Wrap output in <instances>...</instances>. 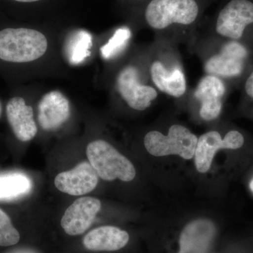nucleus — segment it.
Wrapping results in <instances>:
<instances>
[{"mask_svg": "<svg viewBox=\"0 0 253 253\" xmlns=\"http://www.w3.org/2000/svg\"><path fill=\"white\" fill-rule=\"evenodd\" d=\"M199 14L197 0H150L144 18L149 27L161 31L174 25L191 26Z\"/></svg>", "mask_w": 253, "mask_h": 253, "instance_id": "f257e3e1", "label": "nucleus"}, {"mask_svg": "<svg viewBox=\"0 0 253 253\" xmlns=\"http://www.w3.org/2000/svg\"><path fill=\"white\" fill-rule=\"evenodd\" d=\"M86 154L89 163L103 180L119 179L128 182L135 177L132 163L107 141L102 139L91 141L86 146Z\"/></svg>", "mask_w": 253, "mask_h": 253, "instance_id": "f03ea898", "label": "nucleus"}, {"mask_svg": "<svg viewBox=\"0 0 253 253\" xmlns=\"http://www.w3.org/2000/svg\"><path fill=\"white\" fill-rule=\"evenodd\" d=\"M198 138L185 126H171L168 135L151 131L144 137V145L150 154L157 157L178 155L186 160L194 158Z\"/></svg>", "mask_w": 253, "mask_h": 253, "instance_id": "7ed1b4c3", "label": "nucleus"}, {"mask_svg": "<svg viewBox=\"0 0 253 253\" xmlns=\"http://www.w3.org/2000/svg\"><path fill=\"white\" fill-rule=\"evenodd\" d=\"M253 23V2L250 0H230L218 13L215 31L221 37L237 41Z\"/></svg>", "mask_w": 253, "mask_h": 253, "instance_id": "20e7f679", "label": "nucleus"}, {"mask_svg": "<svg viewBox=\"0 0 253 253\" xmlns=\"http://www.w3.org/2000/svg\"><path fill=\"white\" fill-rule=\"evenodd\" d=\"M116 85L120 96L131 109L136 111L148 109L158 96L155 88L141 83L135 66L123 68L116 78Z\"/></svg>", "mask_w": 253, "mask_h": 253, "instance_id": "39448f33", "label": "nucleus"}, {"mask_svg": "<svg viewBox=\"0 0 253 253\" xmlns=\"http://www.w3.org/2000/svg\"><path fill=\"white\" fill-rule=\"evenodd\" d=\"M6 121L16 140L26 143L38 134V126L31 105L21 93L16 92L6 101L4 107Z\"/></svg>", "mask_w": 253, "mask_h": 253, "instance_id": "423d86ee", "label": "nucleus"}, {"mask_svg": "<svg viewBox=\"0 0 253 253\" xmlns=\"http://www.w3.org/2000/svg\"><path fill=\"white\" fill-rule=\"evenodd\" d=\"M244 144L242 134L236 130L229 131L221 138L216 131L205 133L198 139L195 151V164L199 172H208L211 168L213 158L219 149H238Z\"/></svg>", "mask_w": 253, "mask_h": 253, "instance_id": "0eeeda50", "label": "nucleus"}, {"mask_svg": "<svg viewBox=\"0 0 253 253\" xmlns=\"http://www.w3.org/2000/svg\"><path fill=\"white\" fill-rule=\"evenodd\" d=\"M248 50L236 41H230L221 46L218 54L213 55L205 64L208 74L224 78H234L244 71Z\"/></svg>", "mask_w": 253, "mask_h": 253, "instance_id": "6e6552de", "label": "nucleus"}, {"mask_svg": "<svg viewBox=\"0 0 253 253\" xmlns=\"http://www.w3.org/2000/svg\"><path fill=\"white\" fill-rule=\"evenodd\" d=\"M71 112V103L66 95L59 90L49 91L38 102L37 120L43 130L54 131L67 122Z\"/></svg>", "mask_w": 253, "mask_h": 253, "instance_id": "1a4fd4ad", "label": "nucleus"}, {"mask_svg": "<svg viewBox=\"0 0 253 253\" xmlns=\"http://www.w3.org/2000/svg\"><path fill=\"white\" fill-rule=\"evenodd\" d=\"M101 208V201L96 198H80L65 211L61 227L68 235H81L90 227Z\"/></svg>", "mask_w": 253, "mask_h": 253, "instance_id": "9d476101", "label": "nucleus"}, {"mask_svg": "<svg viewBox=\"0 0 253 253\" xmlns=\"http://www.w3.org/2000/svg\"><path fill=\"white\" fill-rule=\"evenodd\" d=\"M99 176L90 163L84 161L71 170L59 173L55 178L56 189L71 196H83L96 187Z\"/></svg>", "mask_w": 253, "mask_h": 253, "instance_id": "9b49d317", "label": "nucleus"}, {"mask_svg": "<svg viewBox=\"0 0 253 253\" xmlns=\"http://www.w3.org/2000/svg\"><path fill=\"white\" fill-rule=\"evenodd\" d=\"M226 86L217 76L207 75L201 80L194 96L201 103L200 116L205 121L215 119L220 114Z\"/></svg>", "mask_w": 253, "mask_h": 253, "instance_id": "f8f14e48", "label": "nucleus"}, {"mask_svg": "<svg viewBox=\"0 0 253 253\" xmlns=\"http://www.w3.org/2000/svg\"><path fill=\"white\" fill-rule=\"evenodd\" d=\"M215 228L211 221L199 219L189 223L181 232L178 253H207Z\"/></svg>", "mask_w": 253, "mask_h": 253, "instance_id": "ddd939ff", "label": "nucleus"}, {"mask_svg": "<svg viewBox=\"0 0 253 253\" xmlns=\"http://www.w3.org/2000/svg\"><path fill=\"white\" fill-rule=\"evenodd\" d=\"M129 234L126 231L113 226H103L89 231L83 245L91 251H116L127 244Z\"/></svg>", "mask_w": 253, "mask_h": 253, "instance_id": "4468645a", "label": "nucleus"}, {"mask_svg": "<svg viewBox=\"0 0 253 253\" xmlns=\"http://www.w3.org/2000/svg\"><path fill=\"white\" fill-rule=\"evenodd\" d=\"M151 80L159 90L173 97L179 98L185 94L186 81L180 68L168 70L160 61H155L150 67Z\"/></svg>", "mask_w": 253, "mask_h": 253, "instance_id": "2eb2a0df", "label": "nucleus"}, {"mask_svg": "<svg viewBox=\"0 0 253 253\" xmlns=\"http://www.w3.org/2000/svg\"><path fill=\"white\" fill-rule=\"evenodd\" d=\"M33 184L23 173L11 172L0 174V201L20 199L31 192Z\"/></svg>", "mask_w": 253, "mask_h": 253, "instance_id": "dca6fc26", "label": "nucleus"}, {"mask_svg": "<svg viewBox=\"0 0 253 253\" xmlns=\"http://www.w3.org/2000/svg\"><path fill=\"white\" fill-rule=\"evenodd\" d=\"M92 38L86 32L75 33L68 38L66 44V54L71 64L78 65L83 62L90 55Z\"/></svg>", "mask_w": 253, "mask_h": 253, "instance_id": "f3484780", "label": "nucleus"}, {"mask_svg": "<svg viewBox=\"0 0 253 253\" xmlns=\"http://www.w3.org/2000/svg\"><path fill=\"white\" fill-rule=\"evenodd\" d=\"M21 234L9 214L0 208V247H12L19 243Z\"/></svg>", "mask_w": 253, "mask_h": 253, "instance_id": "a211bd4d", "label": "nucleus"}, {"mask_svg": "<svg viewBox=\"0 0 253 253\" xmlns=\"http://www.w3.org/2000/svg\"><path fill=\"white\" fill-rule=\"evenodd\" d=\"M131 33L126 28H120L109 42L101 49V54L106 59H112L119 54L130 38Z\"/></svg>", "mask_w": 253, "mask_h": 253, "instance_id": "6ab92c4d", "label": "nucleus"}, {"mask_svg": "<svg viewBox=\"0 0 253 253\" xmlns=\"http://www.w3.org/2000/svg\"><path fill=\"white\" fill-rule=\"evenodd\" d=\"M245 91L246 94L253 99V71L246 80L245 84Z\"/></svg>", "mask_w": 253, "mask_h": 253, "instance_id": "aec40b11", "label": "nucleus"}, {"mask_svg": "<svg viewBox=\"0 0 253 253\" xmlns=\"http://www.w3.org/2000/svg\"><path fill=\"white\" fill-rule=\"evenodd\" d=\"M3 253H39L36 250L28 247L14 248Z\"/></svg>", "mask_w": 253, "mask_h": 253, "instance_id": "412c9836", "label": "nucleus"}, {"mask_svg": "<svg viewBox=\"0 0 253 253\" xmlns=\"http://www.w3.org/2000/svg\"><path fill=\"white\" fill-rule=\"evenodd\" d=\"M9 1L16 4H29V3L36 2L40 0H9Z\"/></svg>", "mask_w": 253, "mask_h": 253, "instance_id": "4be33fe9", "label": "nucleus"}, {"mask_svg": "<svg viewBox=\"0 0 253 253\" xmlns=\"http://www.w3.org/2000/svg\"><path fill=\"white\" fill-rule=\"evenodd\" d=\"M3 111H4V106H3L2 101L0 99V119L2 116Z\"/></svg>", "mask_w": 253, "mask_h": 253, "instance_id": "5701e85b", "label": "nucleus"}, {"mask_svg": "<svg viewBox=\"0 0 253 253\" xmlns=\"http://www.w3.org/2000/svg\"><path fill=\"white\" fill-rule=\"evenodd\" d=\"M250 188H251V191L253 192V180L250 183Z\"/></svg>", "mask_w": 253, "mask_h": 253, "instance_id": "b1692460", "label": "nucleus"}]
</instances>
